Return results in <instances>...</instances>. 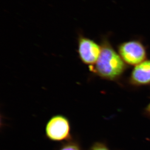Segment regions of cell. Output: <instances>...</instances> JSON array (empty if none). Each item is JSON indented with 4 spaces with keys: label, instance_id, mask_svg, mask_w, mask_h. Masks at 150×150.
Returning a JSON list of instances; mask_svg holds the SVG:
<instances>
[{
    "label": "cell",
    "instance_id": "cell-1",
    "mask_svg": "<svg viewBox=\"0 0 150 150\" xmlns=\"http://www.w3.org/2000/svg\"><path fill=\"white\" fill-rule=\"evenodd\" d=\"M100 46L102 50L99 57L94 65L88 67L89 70L103 79L117 81L126 71L127 65L108 38H103Z\"/></svg>",
    "mask_w": 150,
    "mask_h": 150
},
{
    "label": "cell",
    "instance_id": "cell-2",
    "mask_svg": "<svg viewBox=\"0 0 150 150\" xmlns=\"http://www.w3.org/2000/svg\"><path fill=\"white\" fill-rule=\"evenodd\" d=\"M118 53L126 65L136 66L146 60L147 51L143 43L137 40H132L120 44Z\"/></svg>",
    "mask_w": 150,
    "mask_h": 150
},
{
    "label": "cell",
    "instance_id": "cell-3",
    "mask_svg": "<svg viewBox=\"0 0 150 150\" xmlns=\"http://www.w3.org/2000/svg\"><path fill=\"white\" fill-rule=\"evenodd\" d=\"M46 136L54 142H68L71 139L69 120L63 115H55L47 122Z\"/></svg>",
    "mask_w": 150,
    "mask_h": 150
},
{
    "label": "cell",
    "instance_id": "cell-4",
    "mask_svg": "<svg viewBox=\"0 0 150 150\" xmlns=\"http://www.w3.org/2000/svg\"><path fill=\"white\" fill-rule=\"evenodd\" d=\"M78 57L82 62L88 67L96 63L101 52V46L91 38L79 34L77 40Z\"/></svg>",
    "mask_w": 150,
    "mask_h": 150
},
{
    "label": "cell",
    "instance_id": "cell-5",
    "mask_svg": "<svg viewBox=\"0 0 150 150\" xmlns=\"http://www.w3.org/2000/svg\"><path fill=\"white\" fill-rule=\"evenodd\" d=\"M129 83L135 86L150 85V59L135 66L129 77Z\"/></svg>",
    "mask_w": 150,
    "mask_h": 150
},
{
    "label": "cell",
    "instance_id": "cell-6",
    "mask_svg": "<svg viewBox=\"0 0 150 150\" xmlns=\"http://www.w3.org/2000/svg\"><path fill=\"white\" fill-rule=\"evenodd\" d=\"M59 150H81V148L76 140L71 139L63 144Z\"/></svg>",
    "mask_w": 150,
    "mask_h": 150
},
{
    "label": "cell",
    "instance_id": "cell-7",
    "mask_svg": "<svg viewBox=\"0 0 150 150\" xmlns=\"http://www.w3.org/2000/svg\"><path fill=\"white\" fill-rule=\"evenodd\" d=\"M89 150H110L108 146L102 142H96L93 144Z\"/></svg>",
    "mask_w": 150,
    "mask_h": 150
},
{
    "label": "cell",
    "instance_id": "cell-8",
    "mask_svg": "<svg viewBox=\"0 0 150 150\" xmlns=\"http://www.w3.org/2000/svg\"><path fill=\"white\" fill-rule=\"evenodd\" d=\"M145 111H146V112L147 113L148 115L150 116V103H149V105H148L146 107Z\"/></svg>",
    "mask_w": 150,
    "mask_h": 150
}]
</instances>
